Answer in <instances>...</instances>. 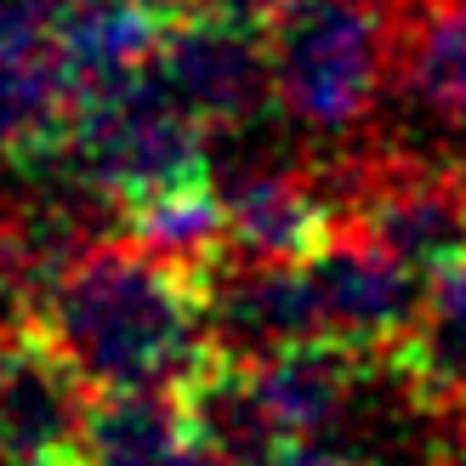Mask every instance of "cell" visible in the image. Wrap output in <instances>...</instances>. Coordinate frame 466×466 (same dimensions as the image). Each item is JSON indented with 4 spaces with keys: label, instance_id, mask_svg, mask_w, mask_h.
<instances>
[{
    "label": "cell",
    "instance_id": "obj_12",
    "mask_svg": "<svg viewBox=\"0 0 466 466\" xmlns=\"http://www.w3.org/2000/svg\"><path fill=\"white\" fill-rule=\"evenodd\" d=\"M392 80L427 120L466 131V0H399Z\"/></svg>",
    "mask_w": 466,
    "mask_h": 466
},
{
    "label": "cell",
    "instance_id": "obj_8",
    "mask_svg": "<svg viewBox=\"0 0 466 466\" xmlns=\"http://www.w3.org/2000/svg\"><path fill=\"white\" fill-rule=\"evenodd\" d=\"M336 239H341V205L308 171H256L228 188V250L301 268Z\"/></svg>",
    "mask_w": 466,
    "mask_h": 466
},
{
    "label": "cell",
    "instance_id": "obj_6",
    "mask_svg": "<svg viewBox=\"0 0 466 466\" xmlns=\"http://www.w3.org/2000/svg\"><path fill=\"white\" fill-rule=\"evenodd\" d=\"M308 273H313V290H319L324 336L359 347L364 359H376L387 370V359L399 353V341L415 330L427 279L415 268H404L392 250H381L376 239L353 233L347 222H341V239L308 262Z\"/></svg>",
    "mask_w": 466,
    "mask_h": 466
},
{
    "label": "cell",
    "instance_id": "obj_4",
    "mask_svg": "<svg viewBox=\"0 0 466 466\" xmlns=\"http://www.w3.org/2000/svg\"><path fill=\"white\" fill-rule=\"evenodd\" d=\"M341 222L432 279L466 250V177L432 159H364L336 188Z\"/></svg>",
    "mask_w": 466,
    "mask_h": 466
},
{
    "label": "cell",
    "instance_id": "obj_16",
    "mask_svg": "<svg viewBox=\"0 0 466 466\" xmlns=\"http://www.w3.org/2000/svg\"><path fill=\"white\" fill-rule=\"evenodd\" d=\"M182 12H211V17H239V23H262L273 0H177Z\"/></svg>",
    "mask_w": 466,
    "mask_h": 466
},
{
    "label": "cell",
    "instance_id": "obj_9",
    "mask_svg": "<svg viewBox=\"0 0 466 466\" xmlns=\"http://www.w3.org/2000/svg\"><path fill=\"white\" fill-rule=\"evenodd\" d=\"M57 12L63 0H0V159H23L68 103Z\"/></svg>",
    "mask_w": 466,
    "mask_h": 466
},
{
    "label": "cell",
    "instance_id": "obj_5",
    "mask_svg": "<svg viewBox=\"0 0 466 466\" xmlns=\"http://www.w3.org/2000/svg\"><path fill=\"white\" fill-rule=\"evenodd\" d=\"M159 86L211 131H245L256 114L279 108L273 97V63L262 23L182 12L154 63Z\"/></svg>",
    "mask_w": 466,
    "mask_h": 466
},
{
    "label": "cell",
    "instance_id": "obj_13",
    "mask_svg": "<svg viewBox=\"0 0 466 466\" xmlns=\"http://www.w3.org/2000/svg\"><path fill=\"white\" fill-rule=\"evenodd\" d=\"M194 421L177 387L97 392L91 404V466H182Z\"/></svg>",
    "mask_w": 466,
    "mask_h": 466
},
{
    "label": "cell",
    "instance_id": "obj_11",
    "mask_svg": "<svg viewBox=\"0 0 466 466\" xmlns=\"http://www.w3.org/2000/svg\"><path fill=\"white\" fill-rule=\"evenodd\" d=\"M381 376H392L404 399H415L421 410H466V250L427 279L415 330L399 341Z\"/></svg>",
    "mask_w": 466,
    "mask_h": 466
},
{
    "label": "cell",
    "instance_id": "obj_10",
    "mask_svg": "<svg viewBox=\"0 0 466 466\" xmlns=\"http://www.w3.org/2000/svg\"><path fill=\"white\" fill-rule=\"evenodd\" d=\"M376 370H381L376 359H364L359 347H347L336 336H313V341L279 347L268 359H250L256 392H262L273 427L285 432V444L290 438H319L324 427H336Z\"/></svg>",
    "mask_w": 466,
    "mask_h": 466
},
{
    "label": "cell",
    "instance_id": "obj_14",
    "mask_svg": "<svg viewBox=\"0 0 466 466\" xmlns=\"http://www.w3.org/2000/svg\"><path fill=\"white\" fill-rule=\"evenodd\" d=\"M268 466H387L376 455H353V450H336V444H319V438H290L279 444Z\"/></svg>",
    "mask_w": 466,
    "mask_h": 466
},
{
    "label": "cell",
    "instance_id": "obj_7",
    "mask_svg": "<svg viewBox=\"0 0 466 466\" xmlns=\"http://www.w3.org/2000/svg\"><path fill=\"white\" fill-rule=\"evenodd\" d=\"M177 17V0H63L52 40L68 91H97L148 75Z\"/></svg>",
    "mask_w": 466,
    "mask_h": 466
},
{
    "label": "cell",
    "instance_id": "obj_15",
    "mask_svg": "<svg viewBox=\"0 0 466 466\" xmlns=\"http://www.w3.org/2000/svg\"><path fill=\"white\" fill-rule=\"evenodd\" d=\"M35 285V268H29V245L12 217H0V301L6 296H29Z\"/></svg>",
    "mask_w": 466,
    "mask_h": 466
},
{
    "label": "cell",
    "instance_id": "obj_1",
    "mask_svg": "<svg viewBox=\"0 0 466 466\" xmlns=\"http://www.w3.org/2000/svg\"><path fill=\"white\" fill-rule=\"evenodd\" d=\"M23 313L57 336L97 392L182 387L211 353L205 262L166 256L131 233L80 245L29 290Z\"/></svg>",
    "mask_w": 466,
    "mask_h": 466
},
{
    "label": "cell",
    "instance_id": "obj_17",
    "mask_svg": "<svg viewBox=\"0 0 466 466\" xmlns=\"http://www.w3.org/2000/svg\"><path fill=\"white\" fill-rule=\"evenodd\" d=\"M444 466H466V444H455V450H450V461H444Z\"/></svg>",
    "mask_w": 466,
    "mask_h": 466
},
{
    "label": "cell",
    "instance_id": "obj_2",
    "mask_svg": "<svg viewBox=\"0 0 466 466\" xmlns=\"http://www.w3.org/2000/svg\"><path fill=\"white\" fill-rule=\"evenodd\" d=\"M279 114L341 137L376 108L399 52V0H273L262 17Z\"/></svg>",
    "mask_w": 466,
    "mask_h": 466
},
{
    "label": "cell",
    "instance_id": "obj_3",
    "mask_svg": "<svg viewBox=\"0 0 466 466\" xmlns=\"http://www.w3.org/2000/svg\"><path fill=\"white\" fill-rule=\"evenodd\" d=\"M97 387L35 313L0 324V466H91Z\"/></svg>",
    "mask_w": 466,
    "mask_h": 466
}]
</instances>
